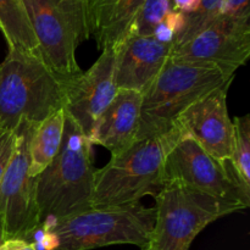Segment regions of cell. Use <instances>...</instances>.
Masks as SVG:
<instances>
[{
    "instance_id": "obj_1",
    "label": "cell",
    "mask_w": 250,
    "mask_h": 250,
    "mask_svg": "<svg viewBox=\"0 0 250 250\" xmlns=\"http://www.w3.org/2000/svg\"><path fill=\"white\" fill-rule=\"evenodd\" d=\"M182 136L175 125L163 136L137 139L104 167L95 170L92 208L120 207L155 197L165 185V163L168 151Z\"/></svg>"
},
{
    "instance_id": "obj_2",
    "label": "cell",
    "mask_w": 250,
    "mask_h": 250,
    "mask_svg": "<svg viewBox=\"0 0 250 250\" xmlns=\"http://www.w3.org/2000/svg\"><path fill=\"white\" fill-rule=\"evenodd\" d=\"M63 109L62 78L39 50L9 48L0 65V128L14 131L22 120L38 125Z\"/></svg>"
},
{
    "instance_id": "obj_3",
    "label": "cell",
    "mask_w": 250,
    "mask_h": 250,
    "mask_svg": "<svg viewBox=\"0 0 250 250\" xmlns=\"http://www.w3.org/2000/svg\"><path fill=\"white\" fill-rule=\"evenodd\" d=\"M234 75L214 66L168 58L159 75L142 93L137 139L163 136L193 103L232 82Z\"/></svg>"
},
{
    "instance_id": "obj_4",
    "label": "cell",
    "mask_w": 250,
    "mask_h": 250,
    "mask_svg": "<svg viewBox=\"0 0 250 250\" xmlns=\"http://www.w3.org/2000/svg\"><path fill=\"white\" fill-rule=\"evenodd\" d=\"M95 168L92 144L66 115L62 143L50 165L37 177L36 204L41 224L92 208Z\"/></svg>"
},
{
    "instance_id": "obj_5",
    "label": "cell",
    "mask_w": 250,
    "mask_h": 250,
    "mask_svg": "<svg viewBox=\"0 0 250 250\" xmlns=\"http://www.w3.org/2000/svg\"><path fill=\"white\" fill-rule=\"evenodd\" d=\"M155 208L141 203L120 207L90 208L55 220L51 231L59 237L56 250H90L115 244L149 246Z\"/></svg>"
},
{
    "instance_id": "obj_6",
    "label": "cell",
    "mask_w": 250,
    "mask_h": 250,
    "mask_svg": "<svg viewBox=\"0 0 250 250\" xmlns=\"http://www.w3.org/2000/svg\"><path fill=\"white\" fill-rule=\"evenodd\" d=\"M154 199L155 224L150 244L155 250H188L205 227L243 210L177 182H165Z\"/></svg>"
},
{
    "instance_id": "obj_7",
    "label": "cell",
    "mask_w": 250,
    "mask_h": 250,
    "mask_svg": "<svg viewBox=\"0 0 250 250\" xmlns=\"http://www.w3.org/2000/svg\"><path fill=\"white\" fill-rule=\"evenodd\" d=\"M23 4L46 65L62 80L80 75L76 50L89 37L84 0H23Z\"/></svg>"
},
{
    "instance_id": "obj_8",
    "label": "cell",
    "mask_w": 250,
    "mask_h": 250,
    "mask_svg": "<svg viewBox=\"0 0 250 250\" xmlns=\"http://www.w3.org/2000/svg\"><path fill=\"white\" fill-rule=\"evenodd\" d=\"M37 124L22 120L15 128L16 144L7 170L0 183V238L28 237L41 226L36 204L37 178L31 177L29 146Z\"/></svg>"
},
{
    "instance_id": "obj_9",
    "label": "cell",
    "mask_w": 250,
    "mask_h": 250,
    "mask_svg": "<svg viewBox=\"0 0 250 250\" xmlns=\"http://www.w3.org/2000/svg\"><path fill=\"white\" fill-rule=\"evenodd\" d=\"M165 182L181 183L243 210L250 205V192L241 185L229 164L212 158L187 136L181 137L166 156Z\"/></svg>"
},
{
    "instance_id": "obj_10",
    "label": "cell",
    "mask_w": 250,
    "mask_h": 250,
    "mask_svg": "<svg viewBox=\"0 0 250 250\" xmlns=\"http://www.w3.org/2000/svg\"><path fill=\"white\" fill-rule=\"evenodd\" d=\"M170 58L234 75L250 58V19L220 16L188 41L172 45Z\"/></svg>"
},
{
    "instance_id": "obj_11",
    "label": "cell",
    "mask_w": 250,
    "mask_h": 250,
    "mask_svg": "<svg viewBox=\"0 0 250 250\" xmlns=\"http://www.w3.org/2000/svg\"><path fill=\"white\" fill-rule=\"evenodd\" d=\"M62 88L65 114L89 141L95 124L117 92L114 49L102 50L98 60L84 72L62 80Z\"/></svg>"
},
{
    "instance_id": "obj_12",
    "label": "cell",
    "mask_w": 250,
    "mask_h": 250,
    "mask_svg": "<svg viewBox=\"0 0 250 250\" xmlns=\"http://www.w3.org/2000/svg\"><path fill=\"white\" fill-rule=\"evenodd\" d=\"M232 82L205 94L182 112L176 126L221 163L231 160L233 121L227 109V94Z\"/></svg>"
},
{
    "instance_id": "obj_13",
    "label": "cell",
    "mask_w": 250,
    "mask_h": 250,
    "mask_svg": "<svg viewBox=\"0 0 250 250\" xmlns=\"http://www.w3.org/2000/svg\"><path fill=\"white\" fill-rule=\"evenodd\" d=\"M171 44L129 32L114 48L117 89L143 93L170 58Z\"/></svg>"
},
{
    "instance_id": "obj_14",
    "label": "cell",
    "mask_w": 250,
    "mask_h": 250,
    "mask_svg": "<svg viewBox=\"0 0 250 250\" xmlns=\"http://www.w3.org/2000/svg\"><path fill=\"white\" fill-rule=\"evenodd\" d=\"M142 93L117 89L114 99L95 124L89 137L92 146H102L117 155L137 141Z\"/></svg>"
},
{
    "instance_id": "obj_15",
    "label": "cell",
    "mask_w": 250,
    "mask_h": 250,
    "mask_svg": "<svg viewBox=\"0 0 250 250\" xmlns=\"http://www.w3.org/2000/svg\"><path fill=\"white\" fill-rule=\"evenodd\" d=\"M144 0H85L89 37L100 50L114 49L128 34Z\"/></svg>"
},
{
    "instance_id": "obj_16",
    "label": "cell",
    "mask_w": 250,
    "mask_h": 250,
    "mask_svg": "<svg viewBox=\"0 0 250 250\" xmlns=\"http://www.w3.org/2000/svg\"><path fill=\"white\" fill-rule=\"evenodd\" d=\"M65 110L60 109L37 125L29 146L31 177H38L58 155L65 131Z\"/></svg>"
},
{
    "instance_id": "obj_17",
    "label": "cell",
    "mask_w": 250,
    "mask_h": 250,
    "mask_svg": "<svg viewBox=\"0 0 250 250\" xmlns=\"http://www.w3.org/2000/svg\"><path fill=\"white\" fill-rule=\"evenodd\" d=\"M0 32L9 48L38 50L23 0H0Z\"/></svg>"
},
{
    "instance_id": "obj_18",
    "label": "cell",
    "mask_w": 250,
    "mask_h": 250,
    "mask_svg": "<svg viewBox=\"0 0 250 250\" xmlns=\"http://www.w3.org/2000/svg\"><path fill=\"white\" fill-rule=\"evenodd\" d=\"M233 121V148L229 166L241 185L250 192V115Z\"/></svg>"
},
{
    "instance_id": "obj_19",
    "label": "cell",
    "mask_w": 250,
    "mask_h": 250,
    "mask_svg": "<svg viewBox=\"0 0 250 250\" xmlns=\"http://www.w3.org/2000/svg\"><path fill=\"white\" fill-rule=\"evenodd\" d=\"M222 4L224 0H200L197 11L186 15L185 26L176 37L173 45L188 41L198 32L211 24L215 20L219 19L221 16Z\"/></svg>"
},
{
    "instance_id": "obj_20",
    "label": "cell",
    "mask_w": 250,
    "mask_h": 250,
    "mask_svg": "<svg viewBox=\"0 0 250 250\" xmlns=\"http://www.w3.org/2000/svg\"><path fill=\"white\" fill-rule=\"evenodd\" d=\"M171 10H173V0H144L129 32L138 36H151Z\"/></svg>"
},
{
    "instance_id": "obj_21",
    "label": "cell",
    "mask_w": 250,
    "mask_h": 250,
    "mask_svg": "<svg viewBox=\"0 0 250 250\" xmlns=\"http://www.w3.org/2000/svg\"><path fill=\"white\" fill-rule=\"evenodd\" d=\"M16 144V133L15 129H2L0 128V183L7 170L12 154Z\"/></svg>"
},
{
    "instance_id": "obj_22",
    "label": "cell",
    "mask_w": 250,
    "mask_h": 250,
    "mask_svg": "<svg viewBox=\"0 0 250 250\" xmlns=\"http://www.w3.org/2000/svg\"><path fill=\"white\" fill-rule=\"evenodd\" d=\"M221 16L233 19H250L249 0H224Z\"/></svg>"
},
{
    "instance_id": "obj_23",
    "label": "cell",
    "mask_w": 250,
    "mask_h": 250,
    "mask_svg": "<svg viewBox=\"0 0 250 250\" xmlns=\"http://www.w3.org/2000/svg\"><path fill=\"white\" fill-rule=\"evenodd\" d=\"M0 250H37L32 242L21 238L6 239L0 244Z\"/></svg>"
},
{
    "instance_id": "obj_24",
    "label": "cell",
    "mask_w": 250,
    "mask_h": 250,
    "mask_svg": "<svg viewBox=\"0 0 250 250\" xmlns=\"http://www.w3.org/2000/svg\"><path fill=\"white\" fill-rule=\"evenodd\" d=\"M142 250H155V249H154V248H153V246H151V244L149 243V246H146V248H143Z\"/></svg>"
},
{
    "instance_id": "obj_25",
    "label": "cell",
    "mask_w": 250,
    "mask_h": 250,
    "mask_svg": "<svg viewBox=\"0 0 250 250\" xmlns=\"http://www.w3.org/2000/svg\"><path fill=\"white\" fill-rule=\"evenodd\" d=\"M84 1H85V0H84Z\"/></svg>"
}]
</instances>
